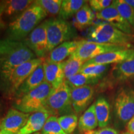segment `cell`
Wrapping results in <instances>:
<instances>
[{
	"label": "cell",
	"mask_w": 134,
	"mask_h": 134,
	"mask_svg": "<svg viewBox=\"0 0 134 134\" xmlns=\"http://www.w3.org/2000/svg\"><path fill=\"white\" fill-rule=\"evenodd\" d=\"M124 1L134 9V0H124Z\"/></svg>",
	"instance_id": "8d00e7d4"
},
{
	"label": "cell",
	"mask_w": 134,
	"mask_h": 134,
	"mask_svg": "<svg viewBox=\"0 0 134 134\" xmlns=\"http://www.w3.org/2000/svg\"><path fill=\"white\" fill-rule=\"evenodd\" d=\"M84 134H120L116 130L110 127H104L97 130L86 132Z\"/></svg>",
	"instance_id": "d6a6232c"
},
{
	"label": "cell",
	"mask_w": 134,
	"mask_h": 134,
	"mask_svg": "<svg viewBox=\"0 0 134 134\" xmlns=\"http://www.w3.org/2000/svg\"><path fill=\"white\" fill-rule=\"evenodd\" d=\"M126 129L127 132L134 134V117L127 123Z\"/></svg>",
	"instance_id": "e575fe53"
},
{
	"label": "cell",
	"mask_w": 134,
	"mask_h": 134,
	"mask_svg": "<svg viewBox=\"0 0 134 134\" xmlns=\"http://www.w3.org/2000/svg\"><path fill=\"white\" fill-rule=\"evenodd\" d=\"M80 41H69L65 42L56 47L50 52L48 57L47 58L50 62L62 63L67 57H70L78 48Z\"/></svg>",
	"instance_id": "ac0fdd59"
},
{
	"label": "cell",
	"mask_w": 134,
	"mask_h": 134,
	"mask_svg": "<svg viewBox=\"0 0 134 134\" xmlns=\"http://www.w3.org/2000/svg\"><path fill=\"white\" fill-rule=\"evenodd\" d=\"M133 49H123L112 51L99 55L96 57L87 61L86 64L110 65L119 63L129 57L133 52Z\"/></svg>",
	"instance_id": "2e32d148"
},
{
	"label": "cell",
	"mask_w": 134,
	"mask_h": 134,
	"mask_svg": "<svg viewBox=\"0 0 134 134\" xmlns=\"http://www.w3.org/2000/svg\"><path fill=\"white\" fill-rule=\"evenodd\" d=\"M4 108L5 107H4V103H3L2 100L0 99V118L2 117L3 113H4Z\"/></svg>",
	"instance_id": "d590c367"
},
{
	"label": "cell",
	"mask_w": 134,
	"mask_h": 134,
	"mask_svg": "<svg viewBox=\"0 0 134 134\" xmlns=\"http://www.w3.org/2000/svg\"><path fill=\"white\" fill-rule=\"evenodd\" d=\"M53 88L50 84L43 81L40 86L23 98L14 100L13 108L24 113L43 112L47 113V100Z\"/></svg>",
	"instance_id": "277c9868"
},
{
	"label": "cell",
	"mask_w": 134,
	"mask_h": 134,
	"mask_svg": "<svg viewBox=\"0 0 134 134\" xmlns=\"http://www.w3.org/2000/svg\"><path fill=\"white\" fill-rule=\"evenodd\" d=\"M34 134H42V133H40V132H37V133H34Z\"/></svg>",
	"instance_id": "ab89813d"
},
{
	"label": "cell",
	"mask_w": 134,
	"mask_h": 134,
	"mask_svg": "<svg viewBox=\"0 0 134 134\" xmlns=\"http://www.w3.org/2000/svg\"><path fill=\"white\" fill-rule=\"evenodd\" d=\"M50 116L43 112L33 113L30 115L26 124L17 134H34L42 129L47 120Z\"/></svg>",
	"instance_id": "d6986e66"
},
{
	"label": "cell",
	"mask_w": 134,
	"mask_h": 134,
	"mask_svg": "<svg viewBox=\"0 0 134 134\" xmlns=\"http://www.w3.org/2000/svg\"><path fill=\"white\" fill-rule=\"evenodd\" d=\"M113 4L116 8L120 14L129 23L134 29V9L127 4L124 0L113 1Z\"/></svg>",
	"instance_id": "f1b7e54d"
},
{
	"label": "cell",
	"mask_w": 134,
	"mask_h": 134,
	"mask_svg": "<svg viewBox=\"0 0 134 134\" xmlns=\"http://www.w3.org/2000/svg\"><path fill=\"white\" fill-rule=\"evenodd\" d=\"M110 65L86 64L84 63L80 73L101 79L109 69Z\"/></svg>",
	"instance_id": "4316f807"
},
{
	"label": "cell",
	"mask_w": 134,
	"mask_h": 134,
	"mask_svg": "<svg viewBox=\"0 0 134 134\" xmlns=\"http://www.w3.org/2000/svg\"><path fill=\"white\" fill-rule=\"evenodd\" d=\"M31 115L14 108L9 109L6 115L0 119V130L17 134L26 124Z\"/></svg>",
	"instance_id": "8fae6325"
},
{
	"label": "cell",
	"mask_w": 134,
	"mask_h": 134,
	"mask_svg": "<svg viewBox=\"0 0 134 134\" xmlns=\"http://www.w3.org/2000/svg\"><path fill=\"white\" fill-rule=\"evenodd\" d=\"M94 90L91 86L71 88L72 107L76 114L84 111L93 99Z\"/></svg>",
	"instance_id": "4fadbf2b"
},
{
	"label": "cell",
	"mask_w": 134,
	"mask_h": 134,
	"mask_svg": "<svg viewBox=\"0 0 134 134\" xmlns=\"http://www.w3.org/2000/svg\"><path fill=\"white\" fill-rule=\"evenodd\" d=\"M44 70V81L50 84L53 88H57L65 80L63 66L64 62L55 63L44 58L42 63Z\"/></svg>",
	"instance_id": "5bb4252c"
},
{
	"label": "cell",
	"mask_w": 134,
	"mask_h": 134,
	"mask_svg": "<svg viewBox=\"0 0 134 134\" xmlns=\"http://www.w3.org/2000/svg\"><path fill=\"white\" fill-rule=\"evenodd\" d=\"M42 134H66L58 123L57 117L50 115L47 120L42 129Z\"/></svg>",
	"instance_id": "4dcf8cb0"
},
{
	"label": "cell",
	"mask_w": 134,
	"mask_h": 134,
	"mask_svg": "<svg viewBox=\"0 0 134 134\" xmlns=\"http://www.w3.org/2000/svg\"><path fill=\"white\" fill-rule=\"evenodd\" d=\"M23 42L33 52L36 57L45 58L50 53L46 21L37 26Z\"/></svg>",
	"instance_id": "30bf717a"
},
{
	"label": "cell",
	"mask_w": 134,
	"mask_h": 134,
	"mask_svg": "<svg viewBox=\"0 0 134 134\" xmlns=\"http://www.w3.org/2000/svg\"><path fill=\"white\" fill-rule=\"evenodd\" d=\"M114 112L117 120L122 125L127 124L134 117V90L122 88L114 100Z\"/></svg>",
	"instance_id": "ba28073f"
},
{
	"label": "cell",
	"mask_w": 134,
	"mask_h": 134,
	"mask_svg": "<svg viewBox=\"0 0 134 134\" xmlns=\"http://www.w3.org/2000/svg\"><path fill=\"white\" fill-rule=\"evenodd\" d=\"M46 31L50 52L65 42L71 41L76 32L68 22L60 18L46 20Z\"/></svg>",
	"instance_id": "52a82bcc"
},
{
	"label": "cell",
	"mask_w": 134,
	"mask_h": 134,
	"mask_svg": "<svg viewBox=\"0 0 134 134\" xmlns=\"http://www.w3.org/2000/svg\"><path fill=\"white\" fill-rule=\"evenodd\" d=\"M44 81V70L43 65L41 64L29 75L23 82L19 90L16 92L13 101L23 98L27 94L35 90Z\"/></svg>",
	"instance_id": "9a60e30c"
},
{
	"label": "cell",
	"mask_w": 134,
	"mask_h": 134,
	"mask_svg": "<svg viewBox=\"0 0 134 134\" xmlns=\"http://www.w3.org/2000/svg\"><path fill=\"white\" fill-rule=\"evenodd\" d=\"M88 41L102 43L117 45L128 48L133 36L127 34L108 23H101L93 26L89 33Z\"/></svg>",
	"instance_id": "5b68a950"
},
{
	"label": "cell",
	"mask_w": 134,
	"mask_h": 134,
	"mask_svg": "<svg viewBox=\"0 0 134 134\" xmlns=\"http://www.w3.org/2000/svg\"><path fill=\"white\" fill-rule=\"evenodd\" d=\"M62 0H36L34 3L42 9L47 16H55L59 14Z\"/></svg>",
	"instance_id": "83f0119b"
},
{
	"label": "cell",
	"mask_w": 134,
	"mask_h": 134,
	"mask_svg": "<svg viewBox=\"0 0 134 134\" xmlns=\"http://www.w3.org/2000/svg\"><path fill=\"white\" fill-rule=\"evenodd\" d=\"M90 8L93 11L96 12H99L110 6L112 4L113 1L111 0H91L89 1Z\"/></svg>",
	"instance_id": "1f68e13d"
},
{
	"label": "cell",
	"mask_w": 134,
	"mask_h": 134,
	"mask_svg": "<svg viewBox=\"0 0 134 134\" xmlns=\"http://www.w3.org/2000/svg\"><path fill=\"white\" fill-rule=\"evenodd\" d=\"M95 14L93 9L86 3L75 16L74 26L78 30H83L93 23Z\"/></svg>",
	"instance_id": "603a6c76"
},
{
	"label": "cell",
	"mask_w": 134,
	"mask_h": 134,
	"mask_svg": "<svg viewBox=\"0 0 134 134\" xmlns=\"http://www.w3.org/2000/svg\"><path fill=\"white\" fill-rule=\"evenodd\" d=\"M84 63L85 62L77 57L74 53L69 57L68 59L64 61L63 71L65 80L80 73Z\"/></svg>",
	"instance_id": "d4e9b609"
},
{
	"label": "cell",
	"mask_w": 134,
	"mask_h": 134,
	"mask_svg": "<svg viewBox=\"0 0 134 134\" xmlns=\"http://www.w3.org/2000/svg\"><path fill=\"white\" fill-rule=\"evenodd\" d=\"M44 58H36L23 63L13 71L0 75V93L5 98L13 100L16 92L25 80L42 64Z\"/></svg>",
	"instance_id": "3957f363"
},
{
	"label": "cell",
	"mask_w": 134,
	"mask_h": 134,
	"mask_svg": "<svg viewBox=\"0 0 134 134\" xmlns=\"http://www.w3.org/2000/svg\"><path fill=\"white\" fill-rule=\"evenodd\" d=\"M95 17L98 19L106 21L123 32L133 36V28L120 14L113 3L103 11L96 13Z\"/></svg>",
	"instance_id": "7c38bea8"
},
{
	"label": "cell",
	"mask_w": 134,
	"mask_h": 134,
	"mask_svg": "<svg viewBox=\"0 0 134 134\" xmlns=\"http://www.w3.org/2000/svg\"><path fill=\"white\" fill-rule=\"evenodd\" d=\"M100 80V78L91 77L81 73H78L65 80L68 84L70 88H73L83 86L95 85L99 83Z\"/></svg>",
	"instance_id": "484cf974"
},
{
	"label": "cell",
	"mask_w": 134,
	"mask_h": 134,
	"mask_svg": "<svg viewBox=\"0 0 134 134\" xmlns=\"http://www.w3.org/2000/svg\"><path fill=\"white\" fill-rule=\"evenodd\" d=\"M34 1L32 0H10L5 1L6 5L3 15L11 22L18 18Z\"/></svg>",
	"instance_id": "ffe728a7"
},
{
	"label": "cell",
	"mask_w": 134,
	"mask_h": 134,
	"mask_svg": "<svg viewBox=\"0 0 134 134\" xmlns=\"http://www.w3.org/2000/svg\"><path fill=\"white\" fill-rule=\"evenodd\" d=\"M47 14L34 3L20 16L9 23L6 30V38L15 41H23Z\"/></svg>",
	"instance_id": "7a4b0ae2"
},
{
	"label": "cell",
	"mask_w": 134,
	"mask_h": 134,
	"mask_svg": "<svg viewBox=\"0 0 134 134\" xmlns=\"http://www.w3.org/2000/svg\"><path fill=\"white\" fill-rule=\"evenodd\" d=\"M98 126V122L95 113L94 104H93L80 117L78 124V130L85 133L94 130Z\"/></svg>",
	"instance_id": "7402d4cb"
},
{
	"label": "cell",
	"mask_w": 134,
	"mask_h": 134,
	"mask_svg": "<svg viewBox=\"0 0 134 134\" xmlns=\"http://www.w3.org/2000/svg\"><path fill=\"white\" fill-rule=\"evenodd\" d=\"M58 123L66 134L73 133L78 125V116L76 114L62 115L58 117Z\"/></svg>",
	"instance_id": "f546056e"
},
{
	"label": "cell",
	"mask_w": 134,
	"mask_h": 134,
	"mask_svg": "<svg viewBox=\"0 0 134 134\" xmlns=\"http://www.w3.org/2000/svg\"><path fill=\"white\" fill-rule=\"evenodd\" d=\"M112 75L114 79L120 81L134 78V51L128 58L114 65Z\"/></svg>",
	"instance_id": "e0dca14e"
},
{
	"label": "cell",
	"mask_w": 134,
	"mask_h": 134,
	"mask_svg": "<svg viewBox=\"0 0 134 134\" xmlns=\"http://www.w3.org/2000/svg\"><path fill=\"white\" fill-rule=\"evenodd\" d=\"M127 48L124 46L117 45L95 42L88 40H81L80 41L78 48L73 53L85 63L103 53Z\"/></svg>",
	"instance_id": "9c48e42d"
},
{
	"label": "cell",
	"mask_w": 134,
	"mask_h": 134,
	"mask_svg": "<svg viewBox=\"0 0 134 134\" xmlns=\"http://www.w3.org/2000/svg\"><path fill=\"white\" fill-rule=\"evenodd\" d=\"M0 134H13V133H10V132L8 131H6V130H0Z\"/></svg>",
	"instance_id": "74e56055"
},
{
	"label": "cell",
	"mask_w": 134,
	"mask_h": 134,
	"mask_svg": "<svg viewBox=\"0 0 134 134\" xmlns=\"http://www.w3.org/2000/svg\"><path fill=\"white\" fill-rule=\"evenodd\" d=\"M122 134H133V133H129V132H125V133H122Z\"/></svg>",
	"instance_id": "f35d334b"
},
{
	"label": "cell",
	"mask_w": 134,
	"mask_h": 134,
	"mask_svg": "<svg viewBox=\"0 0 134 134\" xmlns=\"http://www.w3.org/2000/svg\"><path fill=\"white\" fill-rule=\"evenodd\" d=\"M47 110L50 115L58 117L75 114L71 104V88L66 80L53 89L47 100Z\"/></svg>",
	"instance_id": "8992f818"
},
{
	"label": "cell",
	"mask_w": 134,
	"mask_h": 134,
	"mask_svg": "<svg viewBox=\"0 0 134 134\" xmlns=\"http://www.w3.org/2000/svg\"><path fill=\"white\" fill-rule=\"evenodd\" d=\"M87 3L83 0H63L60 8L58 18L66 21L76 14Z\"/></svg>",
	"instance_id": "cb8c5ba5"
},
{
	"label": "cell",
	"mask_w": 134,
	"mask_h": 134,
	"mask_svg": "<svg viewBox=\"0 0 134 134\" xmlns=\"http://www.w3.org/2000/svg\"><path fill=\"white\" fill-rule=\"evenodd\" d=\"M36 55L23 41L4 38L0 41V75L13 71L36 58Z\"/></svg>",
	"instance_id": "6da1fadb"
},
{
	"label": "cell",
	"mask_w": 134,
	"mask_h": 134,
	"mask_svg": "<svg viewBox=\"0 0 134 134\" xmlns=\"http://www.w3.org/2000/svg\"><path fill=\"white\" fill-rule=\"evenodd\" d=\"M5 5H6L5 1H0V29H2L5 26V24L3 20V15L4 11Z\"/></svg>",
	"instance_id": "836d02e7"
},
{
	"label": "cell",
	"mask_w": 134,
	"mask_h": 134,
	"mask_svg": "<svg viewBox=\"0 0 134 134\" xmlns=\"http://www.w3.org/2000/svg\"><path fill=\"white\" fill-rule=\"evenodd\" d=\"M95 113L100 128L106 127L110 120V104L104 97H99L94 103Z\"/></svg>",
	"instance_id": "44dd1931"
}]
</instances>
